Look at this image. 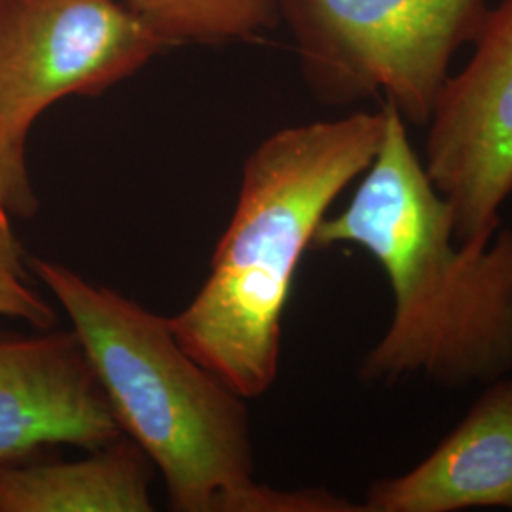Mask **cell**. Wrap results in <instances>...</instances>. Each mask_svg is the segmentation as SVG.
Segmentation results:
<instances>
[{"instance_id": "6da1fadb", "label": "cell", "mask_w": 512, "mask_h": 512, "mask_svg": "<svg viewBox=\"0 0 512 512\" xmlns=\"http://www.w3.org/2000/svg\"><path fill=\"white\" fill-rule=\"evenodd\" d=\"M382 147L348 207L321 220L313 249L357 245L384 268L393 315L361 363L365 382L423 376L461 389L512 372V230L459 243L444 200L385 105Z\"/></svg>"}, {"instance_id": "7a4b0ae2", "label": "cell", "mask_w": 512, "mask_h": 512, "mask_svg": "<svg viewBox=\"0 0 512 512\" xmlns=\"http://www.w3.org/2000/svg\"><path fill=\"white\" fill-rule=\"evenodd\" d=\"M27 268L71 319L110 408L164 476L179 512H349L325 490H274L255 480L245 401L179 344L169 319L71 268Z\"/></svg>"}, {"instance_id": "3957f363", "label": "cell", "mask_w": 512, "mask_h": 512, "mask_svg": "<svg viewBox=\"0 0 512 512\" xmlns=\"http://www.w3.org/2000/svg\"><path fill=\"white\" fill-rule=\"evenodd\" d=\"M384 133L385 109L291 126L243 165L209 277L169 319L179 344L243 399L274 385L296 268L330 205L374 162Z\"/></svg>"}, {"instance_id": "277c9868", "label": "cell", "mask_w": 512, "mask_h": 512, "mask_svg": "<svg viewBox=\"0 0 512 512\" xmlns=\"http://www.w3.org/2000/svg\"><path fill=\"white\" fill-rule=\"evenodd\" d=\"M488 10V0H279L317 99L349 105L384 95L418 128Z\"/></svg>"}, {"instance_id": "5b68a950", "label": "cell", "mask_w": 512, "mask_h": 512, "mask_svg": "<svg viewBox=\"0 0 512 512\" xmlns=\"http://www.w3.org/2000/svg\"><path fill=\"white\" fill-rule=\"evenodd\" d=\"M165 46L118 0H0V133L25 147L59 99L99 95Z\"/></svg>"}, {"instance_id": "8992f818", "label": "cell", "mask_w": 512, "mask_h": 512, "mask_svg": "<svg viewBox=\"0 0 512 512\" xmlns=\"http://www.w3.org/2000/svg\"><path fill=\"white\" fill-rule=\"evenodd\" d=\"M475 52L450 74L427 122L423 167L459 243H488L512 196V0L490 8Z\"/></svg>"}, {"instance_id": "52a82bcc", "label": "cell", "mask_w": 512, "mask_h": 512, "mask_svg": "<svg viewBox=\"0 0 512 512\" xmlns=\"http://www.w3.org/2000/svg\"><path fill=\"white\" fill-rule=\"evenodd\" d=\"M122 437L73 329L0 338V461L61 444L92 452Z\"/></svg>"}, {"instance_id": "ba28073f", "label": "cell", "mask_w": 512, "mask_h": 512, "mask_svg": "<svg viewBox=\"0 0 512 512\" xmlns=\"http://www.w3.org/2000/svg\"><path fill=\"white\" fill-rule=\"evenodd\" d=\"M363 512L512 507V378L486 385L458 427L408 473L382 478Z\"/></svg>"}, {"instance_id": "9c48e42d", "label": "cell", "mask_w": 512, "mask_h": 512, "mask_svg": "<svg viewBox=\"0 0 512 512\" xmlns=\"http://www.w3.org/2000/svg\"><path fill=\"white\" fill-rule=\"evenodd\" d=\"M48 452L0 461V512H150V459L133 440L63 461Z\"/></svg>"}, {"instance_id": "30bf717a", "label": "cell", "mask_w": 512, "mask_h": 512, "mask_svg": "<svg viewBox=\"0 0 512 512\" xmlns=\"http://www.w3.org/2000/svg\"><path fill=\"white\" fill-rule=\"evenodd\" d=\"M124 4L145 19L167 46L247 40L281 19L279 0H124Z\"/></svg>"}, {"instance_id": "8fae6325", "label": "cell", "mask_w": 512, "mask_h": 512, "mask_svg": "<svg viewBox=\"0 0 512 512\" xmlns=\"http://www.w3.org/2000/svg\"><path fill=\"white\" fill-rule=\"evenodd\" d=\"M0 315L23 319L38 330L57 323L54 306L29 285L27 260L8 215H0Z\"/></svg>"}, {"instance_id": "7c38bea8", "label": "cell", "mask_w": 512, "mask_h": 512, "mask_svg": "<svg viewBox=\"0 0 512 512\" xmlns=\"http://www.w3.org/2000/svg\"><path fill=\"white\" fill-rule=\"evenodd\" d=\"M38 211V198L25 162V147L0 133V215L31 219Z\"/></svg>"}]
</instances>
